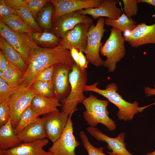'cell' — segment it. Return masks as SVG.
Listing matches in <instances>:
<instances>
[{
  "label": "cell",
  "mask_w": 155,
  "mask_h": 155,
  "mask_svg": "<svg viewBox=\"0 0 155 155\" xmlns=\"http://www.w3.org/2000/svg\"><path fill=\"white\" fill-rule=\"evenodd\" d=\"M79 67L82 70L86 69L88 63L86 56L83 54V53L79 51Z\"/></svg>",
  "instance_id": "f35d334b"
},
{
  "label": "cell",
  "mask_w": 155,
  "mask_h": 155,
  "mask_svg": "<svg viewBox=\"0 0 155 155\" xmlns=\"http://www.w3.org/2000/svg\"><path fill=\"white\" fill-rule=\"evenodd\" d=\"M49 142L46 138L31 142H22L14 148L0 150V155H44L46 152L43 147Z\"/></svg>",
  "instance_id": "ac0fdd59"
},
{
  "label": "cell",
  "mask_w": 155,
  "mask_h": 155,
  "mask_svg": "<svg viewBox=\"0 0 155 155\" xmlns=\"http://www.w3.org/2000/svg\"><path fill=\"white\" fill-rule=\"evenodd\" d=\"M72 67L62 64L56 65L52 82L55 96L60 100L67 97L70 92L69 75Z\"/></svg>",
  "instance_id": "2e32d148"
},
{
  "label": "cell",
  "mask_w": 155,
  "mask_h": 155,
  "mask_svg": "<svg viewBox=\"0 0 155 155\" xmlns=\"http://www.w3.org/2000/svg\"><path fill=\"white\" fill-rule=\"evenodd\" d=\"M6 4L14 10L21 7H27V0H5Z\"/></svg>",
  "instance_id": "74e56055"
},
{
  "label": "cell",
  "mask_w": 155,
  "mask_h": 155,
  "mask_svg": "<svg viewBox=\"0 0 155 155\" xmlns=\"http://www.w3.org/2000/svg\"><path fill=\"white\" fill-rule=\"evenodd\" d=\"M49 1L55 8L52 22L63 15L84 9L98 7L101 4V0H50Z\"/></svg>",
  "instance_id": "7c38bea8"
},
{
  "label": "cell",
  "mask_w": 155,
  "mask_h": 155,
  "mask_svg": "<svg viewBox=\"0 0 155 155\" xmlns=\"http://www.w3.org/2000/svg\"><path fill=\"white\" fill-rule=\"evenodd\" d=\"M109 102L108 100L98 99L92 94L85 98L82 102L86 109L83 116L88 125L95 127L100 123L106 126L110 131L116 129L115 121L108 116L107 107Z\"/></svg>",
  "instance_id": "277c9868"
},
{
  "label": "cell",
  "mask_w": 155,
  "mask_h": 155,
  "mask_svg": "<svg viewBox=\"0 0 155 155\" xmlns=\"http://www.w3.org/2000/svg\"><path fill=\"white\" fill-rule=\"evenodd\" d=\"M92 19L87 15L80 14L78 11L63 15L52 22L53 32L62 39L65 34L77 24L84 23L93 24Z\"/></svg>",
  "instance_id": "30bf717a"
},
{
  "label": "cell",
  "mask_w": 155,
  "mask_h": 155,
  "mask_svg": "<svg viewBox=\"0 0 155 155\" xmlns=\"http://www.w3.org/2000/svg\"><path fill=\"white\" fill-rule=\"evenodd\" d=\"M0 37L4 38L21 55L27 64L32 49L36 43L26 34L15 31L0 21Z\"/></svg>",
  "instance_id": "52a82bcc"
},
{
  "label": "cell",
  "mask_w": 155,
  "mask_h": 155,
  "mask_svg": "<svg viewBox=\"0 0 155 155\" xmlns=\"http://www.w3.org/2000/svg\"><path fill=\"white\" fill-rule=\"evenodd\" d=\"M60 99L57 96L48 97L35 94L30 106L38 117L51 112L59 111L57 107L61 106Z\"/></svg>",
  "instance_id": "d6986e66"
},
{
  "label": "cell",
  "mask_w": 155,
  "mask_h": 155,
  "mask_svg": "<svg viewBox=\"0 0 155 155\" xmlns=\"http://www.w3.org/2000/svg\"><path fill=\"white\" fill-rule=\"evenodd\" d=\"M123 37L133 48L147 44H155V23L148 25L142 22L137 25L128 35Z\"/></svg>",
  "instance_id": "9a60e30c"
},
{
  "label": "cell",
  "mask_w": 155,
  "mask_h": 155,
  "mask_svg": "<svg viewBox=\"0 0 155 155\" xmlns=\"http://www.w3.org/2000/svg\"><path fill=\"white\" fill-rule=\"evenodd\" d=\"M56 65H53L41 71L36 77L33 82L38 81L52 82Z\"/></svg>",
  "instance_id": "e575fe53"
},
{
  "label": "cell",
  "mask_w": 155,
  "mask_h": 155,
  "mask_svg": "<svg viewBox=\"0 0 155 155\" xmlns=\"http://www.w3.org/2000/svg\"><path fill=\"white\" fill-rule=\"evenodd\" d=\"M79 136L88 155H106L103 152V147L96 148L92 144L84 131H81L80 132Z\"/></svg>",
  "instance_id": "4dcf8cb0"
},
{
  "label": "cell",
  "mask_w": 155,
  "mask_h": 155,
  "mask_svg": "<svg viewBox=\"0 0 155 155\" xmlns=\"http://www.w3.org/2000/svg\"><path fill=\"white\" fill-rule=\"evenodd\" d=\"M88 133L97 140L104 142L107 144V147L111 150V152H107L109 155H133L127 149L126 143L124 142L125 134L124 132L120 133L115 138L109 137L103 133L95 127L89 126L86 128Z\"/></svg>",
  "instance_id": "5bb4252c"
},
{
  "label": "cell",
  "mask_w": 155,
  "mask_h": 155,
  "mask_svg": "<svg viewBox=\"0 0 155 155\" xmlns=\"http://www.w3.org/2000/svg\"><path fill=\"white\" fill-rule=\"evenodd\" d=\"M22 143L15 133L11 118L0 128V150H4L18 146Z\"/></svg>",
  "instance_id": "44dd1931"
},
{
  "label": "cell",
  "mask_w": 155,
  "mask_h": 155,
  "mask_svg": "<svg viewBox=\"0 0 155 155\" xmlns=\"http://www.w3.org/2000/svg\"><path fill=\"white\" fill-rule=\"evenodd\" d=\"M0 20L16 32L28 35L36 32L26 24L18 15L13 14L8 16H1Z\"/></svg>",
  "instance_id": "d4e9b609"
},
{
  "label": "cell",
  "mask_w": 155,
  "mask_h": 155,
  "mask_svg": "<svg viewBox=\"0 0 155 155\" xmlns=\"http://www.w3.org/2000/svg\"><path fill=\"white\" fill-rule=\"evenodd\" d=\"M48 2L49 0H27V7L34 18Z\"/></svg>",
  "instance_id": "836d02e7"
},
{
  "label": "cell",
  "mask_w": 155,
  "mask_h": 155,
  "mask_svg": "<svg viewBox=\"0 0 155 155\" xmlns=\"http://www.w3.org/2000/svg\"><path fill=\"white\" fill-rule=\"evenodd\" d=\"M98 84V82H96L91 85H86L84 89V92H94L107 98L109 102L114 104L118 108L117 116L120 120L125 121L132 120L135 115L142 112L146 107H140L139 103L136 101L130 103L124 100L117 92V86L114 83L107 84L104 90L97 88Z\"/></svg>",
  "instance_id": "7a4b0ae2"
},
{
  "label": "cell",
  "mask_w": 155,
  "mask_h": 155,
  "mask_svg": "<svg viewBox=\"0 0 155 155\" xmlns=\"http://www.w3.org/2000/svg\"><path fill=\"white\" fill-rule=\"evenodd\" d=\"M24 72L20 69L8 61L7 67L2 72L1 78L12 89L15 90L22 82Z\"/></svg>",
  "instance_id": "603a6c76"
},
{
  "label": "cell",
  "mask_w": 155,
  "mask_h": 155,
  "mask_svg": "<svg viewBox=\"0 0 155 155\" xmlns=\"http://www.w3.org/2000/svg\"><path fill=\"white\" fill-rule=\"evenodd\" d=\"M71 56L75 63L79 67V52L78 49L72 47L69 49Z\"/></svg>",
  "instance_id": "60d3db41"
},
{
  "label": "cell",
  "mask_w": 155,
  "mask_h": 155,
  "mask_svg": "<svg viewBox=\"0 0 155 155\" xmlns=\"http://www.w3.org/2000/svg\"><path fill=\"white\" fill-rule=\"evenodd\" d=\"M146 155H155V150L152 152L148 153Z\"/></svg>",
  "instance_id": "ee69618b"
},
{
  "label": "cell",
  "mask_w": 155,
  "mask_h": 155,
  "mask_svg": "<svg viewBox=\"0 0 155 155\" xmlns=\"http://www.w3.org/2000/svg\"><path fill=\"white\" fill-rule=\"evenodd\" d=\"M75 63L70 50L61 43L52 48H42L37 45L32 50L21 84L30 86L39 73L53 65L59 64L72 67Z\"/></svg>",
  "instance_id": "6da1fadb"
},
{
  "label": "cell",
  "mask_w": 155,
  "mask_h": 155,
  "mask_svg": "<svg viewBox=\"0 0 155 155\" xmlns=\"http://www.w3.org/2000/svg\"><path fill=\"white\" fill-rule=\"evenodd\" d=\"M35 95L31 87L20 85L14 90L7 103L10 112V118L14 129L16 127L23 111L30 105Z\"/></svg>",
  "instance_id": "ba28073f"
},
{
  "label": "cell",
  "mask_w": 155,
  "mask_h": 155,
  "mask_svg": "<svg viewBox=\"0 0 155 155\" xmlns=\"http://www.w3.org/2000/svg\"><path fill=\"white\" fill-rule=\"evenodd\" d=\"M110 31L108 38L100 49V53L106 57L103 66L111 73L116 68V63L124 57L126 49L125 39L122 36L121 32L113 27Z\"/></svg>",
  "instance_id": "5b68a950"
},
{
  "label": "cell",
  "mask_w": 155,
  "mask_h": 155,
  "mask_svg": "<svg viewBox=\"0 0 155 155\" xmlns=\"http://www.w3.org/2000/svg\"><path fill=\"white\" fill-rule=\"evenodd\" d=\"M55 12L53 5H49L44 7L38 13L37 21L44 31H48L52 27V19Z\"/></svg>",
  "instance_id": "83f0119b"
},
{
  "label": "cell",
  "mask_w": 155,
  "mask_h": 155,
  "mask_svg": "<svg viewBox=\"0 0 155 155\" xmlns=\"http://www.w3.org/2000/svg\"><path fill=\"white\" fill-rule=\"evenodd\" d=\"M28 36L35 43L44 45L49 48L56 47L61 42V39L53 32H35Z\"/></svg>",
  "instance_id": "cb8c5ba5"
},
{
  "label": "cell",
  "mask_w": 155,
  "mask_h": 155,
  "mask_svg": "<svg viewBox=\"0 0 155 155\" xmlns=\"http://www.w3.org/2000/svg\"><path fill=\"white\" fill-rule=\"evenodd\" d=\"M35 94L48 97H55L52 82H36L31 86Z\"/></svg>",
  "instance_id": "f546056e"
},
{
  "label": "cell",
  "mask_w": 155,
  "mask_h": 155,
  "mask_svg": "<svg viewBox=\"0 0 155 155\" xmlns=\"http://www.w3.org/2000/svg\"><path fill=\"white\" fill-rule=\"evenodd\" d=\"M17 135L22 142L25 143L31 142L47 138L41 119L29 125Z\"/></svg>",
  "instance_id": "ffe728a7"
},
{
  "label": "cell",
  "mask_w": 155,
  "mask_h": 155,
  "mask_svg": "<svg viewBox=\"0 0 155 155\" xmlns=\"http://www.w3.org/2000/svg\"><path fill=\"white\" fill-rule=\"evenodd\" d=\"M13 14L17 15L14 10L6 4L5 0H0V17L8 16Z\"/></svg>",
  "instance_id": "8d00e7d4"
},
{
  "label": "cell",
  "mask_w": 155,
  "mask_h": 155,
  "mask_svg": "<svg viewBox=\"0 0 155 155\" xmlns=\"http://www.w3.org/2000/svg\"><path fill=\"white\" fill-rule=\"evenodd\" d=\"M0 48L7 60L24 72L27 65L20 54L4 38L0 37Z\"/></svg>",
  "instance_id": "7402d4cb"
},
{
  "label": "cell",
  "mask_w": 155,
  "mask_h": 155,
  "mask_svg": "<svg viewBox=\"0 0 155 155\" xmlns=\"http://www.w3.org/2000/svg\"><path fill=\"white\" fill-rule=\"evenodd\" d=\"M92 25L84 23L77 24L65 34L61 44L68 50L74 47L85 53L88 31Z\"/></svg>",
  "instance_id": "4fadbf2b"
},
{
  "label": "cell",
  "mask_w": 155,
  "mask_h": 155,
  "mask_svg": "<svg viewBox=\"0 0 155 155\" xmlns=\"http://www.w3.org/2000/svg\"><path fill=\"white\" fill-rule=\"evenodd\" d=\"M44 155H53V154L50 152L48 151L46 152Z\"/></svg>",
  "instance_id": "f6af8a7d"
},
{
  "label": "cell",
  "mask_w": 155,
  "mask_h": 155,
  "mask_svg": "<svg viewBox=\"0 0 155 155\" xmlns=\"http://www.w3.org/2000/svg\"><path fill=\"white\" fill-rule=\"evenodd\" d=\"M72 114L69 116L67 123L60 137L49 148L53 155H76L75 150L80 145L73 134Z\"/></svg>",
  "instance_id": "9c48e42d"
},
{
  "label": "cell",
  "mask_w": 155,
  "mask_h": 155,
  "mask_svg": "<svg viewBox=\"0 0 155 155\" xmlns=\"http://www.w3.org/2000/svg\"><path fill=\"white\" fill-rule=\"evenodd\" d=\"M105 18H98L96 25L90 27L87 35V45L85 53L88 62L96 67L104 65V61L100 57V50L102 46L101 42L106 29L104 28Z\"/></svg>",
  "instance_id": "8992f818"
},
{
  "label": "cell",
  "mask_w": 155,
  "mask_h": 155,
  "mask_svg": "<svg viewBox=\"0 0 155 155\" xmlns=\"http://www.w3.org/2000/svg\"><path fill=\"white\" fill-rule=\"evenodd\" d=\"M72 68L69 75L70 92L67 97L59 100L61 104V111L69 115L78 110L77 107L78 104L82 103L86 98L83 90L87 80L86 69L82 70L75 63Z\"/></svg>",
  "instance_id": "3957f363"
},
{
  "label": "cell",
  "mask_w": 155,
  "mask_h": 155,
  "mask_svg": "<svg viewBox=\"0 0 155 155\" xmlns=\"http://www.w3.org/2000/svg\"><path fill=\"white\" fill-rule=\"evenodd\" d=\"M37 117L30 105L22 113L17 125L14 129L15 133L18 135L29 125L41 120Z\"/></svg>",
  "instance_id": "4316f807"
},
{
  "label": "cell",
  "mask_w": 155,
  "mask_h": 155,
  "mask_svg": "<svg viewBox=\"0 0 155 155\" xmlns=\"http://www.w3.org/2000/svg\"><path fill=\"white\" fill-rule=\"evenodd\" d=\"M69 116L59 111L44 115L41 118L47 138L53 143L62 134L67 124Z\"/></svg>",
  "instance_id": "8fae6325"
},
{
  "label": "cell",
  "mask_w": 155,
  "mask_h": 155,
  "mask_svg": "<svg viewBox=\"0 0 155 155\" xmlns=\"http://www.w3.org/2000/svg\"></svg>",
  "instance_id": "bcb514c9"
},
{
  "label": "cell",
  "mask_w": 155,
  "mask_h": 155,
  "mask_svg": "<svg viewBox=\"0 0 155 155\" xmlns=\"http://www.w3.org/2000/svg\"><path fill=\"white\" fill-rule=\"evenodd\" d=\"M14 90L10 87L4 80L0 78V103L7 102Z\"/></svg>",
  "instance_id": "d6a6232c"
},
{
  "label": "cell",
  "mask_w": 155,
  "mask_h": 155,
  "mask_svg": "<svg viewBox=\"0 0 155 155\" xmlns=\"http://www.w3.org/2000/svg\"><path fill=\"white\" fill-rule=\"evenodd\" d=\"M10 118V110L7 102L0 103V127L6 124Z\"/></svg>",
  "instance_id": "d590c367"
},
{
  "label": "cell",
  "mask_w": 155,
  "mask_h": 155,
  "mask_svg": "<svg viewBox=\"0 0 155 155\" xmlns=\"http://www.w3.org/2000/svg\"><path fill=\"white\" fill-rule=\"evenodd\" d=\"M8 61L6 59L2 51L0 50V71L3 72L7 67Z\"/></svg>",
  "instance_id": "ab89813d"
},
{
  "label": "cell",
  "mask_w": 155,
  "mask_h": 155,
  "mask_svg": "<svg viewBox=\"0 0 155 155\" xmlns=\"http://www.w3.org/2000/svg\"><path fill=\"white\" fill-rule=\"evenodd\" d=\"M137 1L138 3H144L152 5L154 7L155 11V0H137Z\"/></svg>",
  "instance_id": "7bdbcfd3"
},
{
  "label": "cell",
  "mask_w": 155,
  "mask_h": 155,
  "mask_svg": "<svg viewBox=\"0 0 155 155\" xmlns=\"http://www.w3.org/2000/svg\"><path fill=\"white\" fill-rule=\"evenodd\" d=\"M23 22L29 27L38 32H42V30L28 8L23 7L14 10Z\"/></svg>",
  "instance_id": "f1b7e54d"
},
{
  "label": "cell",
  "mask_w": 155,
  "mask_h": 155,
  "mask_svg": "<svg viewBox=\"0 0 155 155\" xmlns=\"http://www.w3.org/2000/svg\"><path fill=\"white\" fill-rule=\"evenodd\" d=\"M137 0H123V10L125 15L129 18L136 15L138 10Z\"/></svg>",
  "instance_id": "1f68e13d"
},
{
  "label": "cell",
  "mask_w": 155,
  "mask_h": 155,
  "mask_svg": "<svg viewBox=\"0 0 155 155\" xmlns=\"http://www.w3.org/2000/svg\"><path fill=\"white\" fill-rule=\"evenodd\" d=\"M144 92L146 96H149L155 95V84L154 88H151L149 87L144 88ZM155 104V103H154Z\"/></svg>",
  "instance_id": "b9f144b4"
},
{
  "label": "cell",
  "mask_w": 155,
  "mask_h": 155,
  "mask_svg": "<svg viewBox=\"0 0 155 155\" xmlns=\"http://www.w3.org/2000/svg\"><path fill=\"white\" fill-rule=\"evenodd\" d=\"M104 24L112 26L125 33L134 30L137 26L136 22L132 18H128L124 13L122 14L117 19L112 20L108 18H105Z\"/></svg>",
  "instance_id": "484cf974"
},
{
  "label": "cell",
  "mask_w": 155,
  "mask_h": 155,
  "mask_svg": "<svg viewBox=\"0 0 155 155\" xmlns=\"http://www.w3.org/2000/svg\"><path fill=\"white\" fill-rule=\"evenodd\" d=\"M119 0H101V4L96 8L90 7L78 11L81 14L91 15L94 19L105 17L112 20L118 19L122 14V11L116 4Z\"/></svg>",
  "instance_id": "e0dca14e"
}]
</instances>
